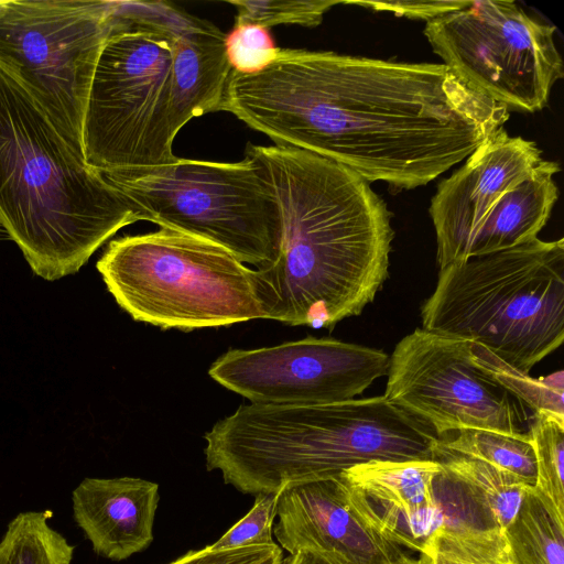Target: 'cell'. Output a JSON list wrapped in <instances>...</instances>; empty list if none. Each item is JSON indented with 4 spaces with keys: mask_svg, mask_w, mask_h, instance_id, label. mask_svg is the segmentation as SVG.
<instances>
[{
    "mask_svg": "<svg viewBox=\"0 0 564 564\" xmlns=\"http://www.w3.org/2000/svg\"><path fill=\"white\" fill-rule=\"evenodd\" d=\"M223 111L276 145L351 170L368 183L426 185L503 129L508 109L444 64L280 48L253 75L231 70Z\"/></svg>",
    "mask_w": 564,
    "mask_h": 564,
    "instance_id": "obj_1",
    "label": "cell"
},
{
    "mask_svg": "<svg viewBox=\"0 0 564 564\" xmlns=\"http://www.w3.org/2000/svg\"><path fill=\"white\" fill-rule=\"evenodd\" d=\"M279 203L276 260L253 270L262 318L332 328L361 314L389 276L386 203L361 176L288 145L248 143Z\"/></svg>",
    "mask_w": 564,
    "mask_h": 564,
    "instance_id": "obj_2",
    "label": "cell"
},
{
    "mask_svg": "<svg viewBox=\"0 0 564 564\" xmlns=\"http://www.w3.org/2000/svg\"><path fill=\"white\" fill-rule=\"evenodd\" d=\"M137 221L122 194L0 67V224L34 274L47 281L75 274Z\"/></svg>",
    "mask_w": 564,
    "mask_h": 564,
    "instance_id": "obj_3",
    "label": "cell"
},
{
    "mask_svg": "<svg viewBox=\"0 0 564 564\" xmlns=\"http://www.w3.org/2000/svg\"><path fill=\"white\" fill-rule=\"evenodd\" d=\"M208 470L243 494L337 477L371 460L433 459L438 437L383 395L322 404L240 405L205 436Z\"/></svg>",
    "mask_w": 564,
    "mask_h": 564,
    "instance_id": "obj_4",
    "label": "cell"
},
{
    "mask_svg": "<svg viewBox=\"0 0 564 564\" xmlns=\"http://www.w3.org/2000/svg\"><path fill=\"white\" fill-rule=\"evenodd\" d=\"M423 328L477 343L529 373L564 339V240L535 238L440 269Z\"/></svg>",
    "mask_w": 564,
    "mask_h": 564,
    "instance_id": "obj_5",
    "label": "cell"
},
{
    "mask_svg": "<svg viewBox=\"0 0 564 564\" xmlns=\"http://www.w3.org/2000/svg\"><path fill=\"white\" fill-rule=\"evenodd\" d=\"M117 17L94 69L82 147L104 176L177 160L170 124L173 47L147 1H117Z\"/></svg>",
    "mask_w": 564,
    "mask_h": 564,
    "instance_id": "obj_6",
    "label": "cell"
},
{
    "mask_svg": "<svg viewBox=\"0 0 564 564\" xmlns=\"http://www.w3.org/2000/svg\"><path fill=\"white\" fill-rule=\"evenodd\" d=\"M134 321L191 332L262 318L253 269L209 240L160 228L109 241L97 261Z\"/></svg>",
    "mask_w": 564,
    "mask_h": 564,
    "instance_id": "obj_7",
    "label": "cell"
},
{
    "mask_svg": "<svg viewBox=\"0 0 564 564\" xmlns=\"http://www.w3.org/2000/svg\"><path fill=\"white\" fill-rule=\"evenodd\" d=\"M139 220L215 242L262 269L280 252L279 203L249 154L238 162L177 158L171 164L105 176Z\"/></svg>",
    "mask_w": 564,
    "mask_h": 564,
    "instance_id": "obj_8",
    "label": "cell"
},
{
    "mask_svg": "<svg viewBox=\"0 0 564 564\" xmlns=\"http://www.w3.org/2000/svg\"><path fill=\"white\" fill-rule=\"evenodd\" d=\"M117 9L108 0H8L0 14V67L83 158L86 100Z\"/></svg>",
    "mask_w": 564,
    "mask_h": 564,
    "instance_id": "obj_9",
    "label": "cell"
},
{
    "mask_svg": "<svg viewBox=\"0 0 564 564\" xmlns=\"http://www.w3.org/2000/svg\"><path fill=\"white\" fill-rule=\"evenodd\" d=\"M555 28L513 1L471 0L426 22L424 34L445 66L469 89L507 109H543L563 63Z\"/></svg>",
    "mask_w": 564,
    "mask_h": 564,
    "instance_id": "obj_10",
    "label": "cell"
},
{
    "mask_svg": "<svg viewBox=\"0 0 564 564\" xmlns=\"http://www.w3.org/2000/svg\"><path fill=\"white\" fill-rule=\"evenodd\" d=\"M470 344L416 328L389 357L383 397L438 438L469 429L528 433L524 404L475 365Z\"/></svg>",
    "mask_w": 564,
    "mask_h": 564,
    "instance_id": "obj_11",
    "label": "cell"
},
{
    "mask_svg": "<svg viewBox=\"0 0 564 564\" xmlns=\"http://www.w3.org/2000/svg\"><path fill=\"white\" fill-rule=\"evenodd\" d=\"M382 350L334 338L306 337L276 346L229 349L208 375L251 403L322 404L355 399L387 375Z\"/></svg>",
    "mask_w": 564,
    "mask_h": 564,
    "instance_id": "obj_12",
    "label": "cell"
},
{
    "mask_svg": "<svg viewBox=\"0 0 564 564\" xmlns=\"http://www.w3.org/2000/svg\"><path fill=\"white\" fill-rule=\"evenodd\" d=\"M276 516L273 532L290 555L310 551L333 564H392L404 554L339 475L285 486Z\"/></svg>",
    "mask_w": 564,
    "mask_h": 564,
    "instance_id": "obj_13",
    "label": "cell"
},
{
    "mask_svg": "<svg viewBox=\"0 0 564 564\" xmlns=\"http://www.w3.org/2000/svg\"><path fill=\"white\" fill-rule=\"evenodd\" d=\"M542 160L541 150L533 141L510 137L501 129L438 184L430 215L436 234L440 269L465 259L485 219Z\"/></svg>",
    "mask_w": 564,
    "mask_h": 564,
    "instance_id": "obj_14",
    "label": "cell"
},
{
    "mask_svg": "<svg viewBox=\"0 0 564 564\" xmlns=\"http://www.w3.org/2000/svg\"><path fill=\"white\" fill-rule=\"evenodd\" d=\"M440 465L426 460H371L339 474L371 520L402 547L427 554L443 523L432 484Z\"/></svg>",
    "mask_w": 564,
    "mask_h": 564,
    "instance_id": "obj_15",
    "label": "cell"
},
{
    "mask_svg": "<svg viewBox=\"0 0 564 564\" xmlns=\"http://www.w3.org/2000/svg\"><path fill=\"white\" fill-rule=\"evenodd\" d=\"M147 4L172 42L170 124L175 138L193 118L221 111L231 73L225 52V34L210 21L192 15L171 2L147 1Z\"/></svg>",
    "mask_w": 564,
    "mask_h": 564,
    "instance_id": "obj_16",
    "label": "cell"
},
{
    "mask_svg": "<svg viewBox=\"0 0 564 564\" xmlns=\"http://www.w3.org/2000/svg\"><path fill=\"white\" fill-rule=\"evenodd\" d=\"M73 514L94 551L121 561L153 540L159 486L134 477L85 478L73 491Z\"/></svg>",
    "mask_w": 564,
    "mask_h": 564,
    "instance_id": "obj_17",
    "label": "cell"
},
{
    "mask_svg": "<svg viewBox=\"0 0 564 564\" xmlns=\"http://www.w3.org/2000/svg\"><path fill=\"white\" fill-rule=\"evenodd\" d=\"M438 465L432 489L443 523L427 554L463 564H511L505 532L495 516L459 477Z\"/></svg>",
    "mask_w": 564,
    "mask_h": 564,
    "instance_id": "obj_18",
    "label": "cell"
},
{
    "mask_svg": "<svg viewBox=\"0 0 564 564\" xmlns=\"http://www.w3.org/2000/svg\"><path fill=\"white\" fill-rule=\"evenodd\" d=\"M511 564H564V514L536 487H528L505 530Z\"/></svg>",
    "mask_w": 564,
    "mask_h": 564,
    "instance_id": "obj_19",
    "label": "cell"
},
{
    "mask_svg": "<svg viewBox=\"0 0 564 564\" xmlns=\"http://www.w3.org/2000/svg\"><path fill=\"white\" fill-rule=\"evenodd\" d=\"M442 447L508 471L529 487L536 484V463L529 433L508 435L487 430H462L438 438Z\"/></svg>",
    "mask_w": 564,
    "mask_h": 564,
    "instance_id": "obj_20",
    "label": "cell"
},
{
    "mask_svg": "<svg viewBox=\"0 0 564 564\" xmlns=\"http://www.w3.org/2000/svg\"><path fill=\"white\" fill-rule=\"evenodd\" d=\"M51 517L43 510L12 519L0 541V564H70L74 546L50 525Z\"/></svg>",
    "mask_w": 564,
    "mask_h": 564,
    "instance_id": "obj_21",
    "label": "cell"
},
{
    "mask_svg": "<svg viewBox=\"0 0 564 564\" xmlns=\"http://www.w3.org/2000/svg\"><path fill=\"white\" fill-rule=\"evenodd\" d=\"M470 356L477 367L533 412H545L564 419L563 371L532 378L499 359L484 346L470 344Z\"/></svg>",
    "mask_w": 564,
    "mask_h": 564,
    "instance_id": "obj_22",
    "label": "cell"
},
{
    "mask_svg": "<svg viewBox=\"0 0 564 564\" xmlns=\"http://www.w3.org/2000/svg\"><path fill=\"white\" fill-rule=\"evenodd\" d=\"M528 433L536 463L535 487L564 514V419L533 412Z\"/></svg>",
    "mask_w": 564,
    "mask_h": 564,
    "instance_id": "obj_23",
    "label": "cell"
},
{
    "mask_svg": "<svg viewBox=\"0 0 564 564\" xmlns=\"http://www.w3.org/2000/svg\"><path fill=\"white\" fill-rule=\"evenodd\" d=\"M226 2L237 9L235 21L258 23L269 29L279 24L317 26L332 7L343 3L336 0H227Z\"/></svg>",
    "mask_w": 564,
    "mask_h": 564,
    "instance_id": "obj_24",
    "label": "cell"
},
{
    "mask_svg": "<svg viewBox=\"0 0 564 564\" xmlns=\"http://www.w3.org/2000/svg\"><path fill=\"white\" fill-rule=\"evenodd\" d=\"M225 52L232 72L253 75L278 58L280 47L275 45L269 28L235 21L232 29L225 34Z\"/></svg>",
    "mask_w": 564,
    "mask_h": 564,
    "instance_id": "obj_25",
    "label": "cell"
},
{
    "mask_svg": "<svg viewBox=\"0 0 564 564\" xmlns=\"http://www.w3.org/2000/svg\"><path fill=\"white\" fill-rule=\"evenodd\" d=\"M278 496L279 492L256 495L252 509L208 547L218 551L274 543L272 523L276 516Z\"/></svg>",
    "mask_w": 564,
    "mask_h": 564,
    "instance_id": "obj_26",
    "label": "cell"
},
{
    "mask_svg": "<svg viewBox=\"0 0 564 564\" xmlns=\"http://www.w3.org/2000/svg\"><path fill=\"white\" fill-rule=\"evenodd\" d=\"M279 550L275 543L218 551L207 545L203 550L187 552L171 564H261Z\"/></svg>",
    "mask_w": 564,
    "mask_h": 564,
    "instance_id": "obj_27",
    "label": "cell"
},
{
    "mask_svg": "<svg viewBox=\"0 0 564 564\" xmlns=\"http://www.w3.org/2000/svg\"><path fill=\"white\" fill-rule=\"evenodd\" d=\"M471 0L447 1H343L346 4H356L375 11H388L411 19H422L426 22L440 15L464 9Z\"/></svg>",
    "mask_w": 564,
    "mask_h": 564,
    "instance_id": "obj_28",
    "label": "cell"
},
{
    "mask_svg": "<svg viewBox=\"0 0 564 564\" xmlns=\"http://www.w3.org/2000/svg\"><path fill=\"white\" fill-rule=\"evenodd\" d=\"M282 564H333L322 555L310 552L301 551L290 555L282 561Z\"/></svg>",
    "mask_w": 564,
    "mask_h": 564,
    "instance_id": "obj_29",
    "label": "cell"
},
{
    "mask_svg": "<svg viewBox=\"0 0 564 564\" xmlns=\"http://www.w3.org/2000/svg\"><path fill=\"white\" fill-rule=\"evenodd\" d=\"M417 557L409 556L408 554L401 555L392 564H433L432 557L425 553H419Z\"/></svg>",
    "mask_w": 564,
    "mask_h": 564,
    "instance_id": "obj_30",
    "label": "cell"
},
{
    "mask_svg": "<svg viewBox=\"0 0 564 564\" xmlns=\"http://www.w3.org/2000/svg\"><path fill=\"white\" fill-rule=\"evenodd\" d=\"M429 555L432 557L433 564H463V563L446 558L440 554L431 553Z\"/></svg>",
    "mask_w": 564,
    "mask_h": 564,
    "instance_id": "obj_31",
    "label": "cell"
},
{
    "mask_svg": "<svg viewBox=\"0 0 564 564\" xmlns=\"http://www.w3.org/2000/svg\"><path fill=\"white\" fill-rule=\"evenodd\" d=\"M282 551L279 550L273 555H271L269 558H267L261 564H282Z\"/></svg>",
    "mask_w": 564,
    "mask_h": 564,
    "instance_id": "obj_32",
    "label": "cell"
},
{
    "mask_svg": "<svg viewBox=\"0 0 564 564\" xmlns=\"http://www.w3.org/2000/svg\"><path fill=\"white\" fill-rule=\"evenodd\" d=\"M8 0H0V14L4 11Z\"/></svg>",
    "mask_w": 564,
    "mask_h": 564,
    "instance_id": "obj_33",
    "label": "cell"
}]
</instances>
